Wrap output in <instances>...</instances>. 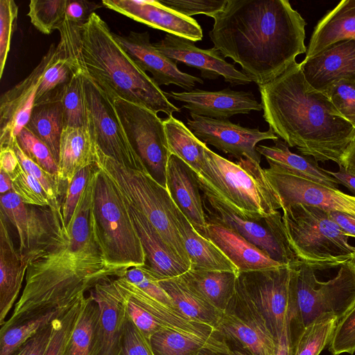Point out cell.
<instances>
[{"instance_id": "6da1fadb", "label": "cell", "mask_w": 355, "mask_h": 355, "mask_svg": "<svg viewBox=\"0 0 355 355\" xmlns=\"http://www.w3.org/2000/svg\"><path fill=\"white\" fill-rule=\"evenodd\" d=\"M96 171L95 166L69 225L61 218L21 257L27 263L25 286L3 324L66 310L99 282L128 270L108 263L97 234L92 213Z\"/></svg>"}, {"instance_id": "7a4b0ae2", "label": "cell", "mask_w": 355, "mask_h": 355, "mask_svg": "<svg viewBox=\"0 0 355 355\" xmlns=\"http://www.w3.org/2000/svg\"><path fill=\"white\" fill-rule=\"evenodd\" d=\"M209 31L214 47L252 82L275 79L306 53L301 15L287 0H227Z\"/></svg>"}, {"instance_id": "3957f363", "label": "cell", "mask_w": 355, "mask_h": 355, "mask_svg": "<svg viewBox=\"0 0 355 355\" xmlns=\"http://www.w3.org/2000/svg\"><path fill=\"white\" fill-rule=\"evenodd\" d=\"M259 89L263 119L279 138L316 162L342 165L355 128L325 94L308 83L301 62Z\"/></svg>"}, {"instance_id": "277c9868", "label": "cell", "mask_w": 355, "mask_h": 355, "mask_svg": "<svg viewBox=\"0 0 355 355\" xmlns=\"http://www.w3.org/2000/svg\"><path fill=\"white\" fill-rule=\"evenodd\" d=\"M58 30L66 54L111 98L119 97L157 114L170 116L181 112L131 59L96 12L84 24L64 19Z\"/></svg>"}, {"instance_id": "5b68a950", "label": "cell", "mask_w": 355, "mask_h": 355, "mask_svg": "<svg viewBox=\"0 0 355 355\" xmlns=\"http://www.w3.org/2000/svg\"><path fill=\"white\" fill-rule=\"evenodd\" d=\"M195 173L203 194L215 198L241 217L256 222L277 213L281 204L260 164L248 159L236 162L209 149Z\"/></svg>"}, {"instance_id": "8992f818", "label": "cell", "mask_w": 355, "mask_h": 355, "mask_svg": "<svg viewBox=\"0 0 355 355\" xmlns=\"http://www.w3.org/2000/svg\"><path fill=\"white\" fill-rule=\"evenodd\" d=\"M94 164L111 180L127 203L146 217L176 257L190 268L176 227L178 207L167 189L149 173L126 167L96 147Z\"/></svg>"}, {"instance_id": "52a82bcc", "label": "cell", "mask_w": 355, "mask_h": 355, "mask_svg": "<svg viewBox=\"0 0 355 355\" xmlns=\"http://www.w3.org/2000/svg\"><path fill=\"white\" fill-rule=\"evenodd\" d=\"M289 246L302 261L314 265H338L355 259V245L329 216L314 206L294 204L282 209Z\"/></svg>"}, {"instance_id": "ba28073f", "label": "cell", "mask_w": 355, "mask_h": 355, "mask_svg": "<svg viewBox=\"0 0 355 355\" xmlns=\"http://www.w3.org/2000/svg\"><path fill=\"white\" fill-rule=\"evenodd\" d=\"M236 284L257 308L276 342L295 347L305 327L289 266L239 272Z\"/></svg>"}, {"instance_id": "9c48e42d", "label": "cell", "mask_w": 355, "mask_h": 355, "mask_svg": "<svg viewBox=\"0 0 355 355\" xmlns=\"http://www.w3.org/2000/svg\"><path fill=\"white\" fill-rule=\"evenodd\" d=\"M92 213L110 264L125 269L146 264L145 252L128 204L111 180L98 167Z\"/></svg>"}, {"instance_id": "30bf717a", "label": "cell", "mask_w": 355, "mask_h": 355, "mask_svg": "<svg viewBox=\"0 0 355 355\" xmlns=\"http://www.w3.org/2000/svg\"><path fill=\"white\" fill-rule=\"evenodd\" d=\"M289 267L305 328L327 313L339 322L355 306V259L340 264L336 275L327 281L318 279L316 265L300 260Z\"/></svg>"}, {"instance_id": "8fae6325", "label": "cell", "mask_w": 355, "mask_h": 355, "mask_svg": "<svg viewBox=\"0 0 355 355\" xmlns=\"http://www.w3.org/2000/svg\"><path fill=\"white\" fill-rule=\"evenodd\" d=\"M114 282L125 302L127 313L148 337L163 330H171L196 340L211 350L228 352L230 349L214 327L184 315L178 309L150 297L123 276Z\"/></svg>"}, {"instance_id": "7c38bea8", "label": "cell", "mask_w": 355, "mask_h": 355, "mask_svg": "<svg viewBox=\"0 0 355 355\" xmlns=\"http://www.w3.org/2000/svg\"><path fill=\"white\" fill-rule=\"evenodd\" d=\"M111 98L132 148L149 174L166 188V168L171 154L163 120L144 107L119 97Z\"/></svg>"}, {"instance_id": "4fadbf2b", "label": "cell", "mask_w": 355, "mask_h": 355, "mask_svg": "<svg viewBox=\"0 0 355 355\" xmlns=\"http://www.w3.org/2000/svg\"><path fill=\"white\" fill-rule=\"evenodd\" d=\"M83 74L87 128L96 147L126 167L149 173L132 148L110 96Z\"/></svg>"}, {"instance_id": "5bb4252c", "label": "cell", "mask_w": 355, "mask_h": 355, "mask_svg": "<svg viewBox=\"0 0 355 355\" xmlns=\"http://www.w3.org/2000/svg\"><path fill=\"white\" fill-rule=\"evenodd\" d=\"M202 197L207 223L232 230L282 264L300 261L289 246L280 211L256 222L241 217L214 198L205 194Z\"/></svg>"}, {"instance_id": "9a60e30c", "label": "cell", "mask_w": 355, "mask_h": 355, "mask_svg": "<svg viewBox=\"0 0 355 355\" xmlns=\"http://www.w3.org/2000/svg\"><path fill=\"white\" fill-rule=\"evenodd\" d=\"M216 329L224 339L240 343L254 355H275L278 350L266 320L237 284Z\"/></svg>"}, {"instance_id": "2e32d148", "label": "cell", "mask_w": 355, "mask_h": 355, "mask_svg": "<svg viewBox=\"0 0 355 355\" xmlns=\"http://www.w3.org/2000/svg\"><path fill=\"white\" fill-rule=\"evenodd\" d=\"M263 170L278 196L281 209L291 205L303 204L355 217V196H349L337 188L328 187L278 168L269 167Z\"/></svg>"}, {"instance_id": "e0dca14e", "label": "cell", "mask_w": 355, "mask_h": 355, "mask_svg": "<svg viewBox=\"0 0 355 355\" xmlns=\"http://www.w3.org/2000/svg\"><path fill=\"white\" fill-rule=\"evenodd\" d=\"M190 114L191 119H187V127L198 139L237 160L244 158L260 164L261 155L257 150V144L263 140L279 138L270 128L262 132L258 128L243 127L228 119Z\"/></svg>"}, {"instance_id": "ac0fdd59", "label": "cell", "mask_w": 355, "mask_h": 355, "mask_svg": "<svg viewBox=\"0 0 355 355\" xmlns=\"http://www.w3.org/2000/svg\"><path fill=\"white\" fill-rule=\"evenodd\" d=\"M153 46L175 62L199 69L202 78L214 79L221 76L233 85H245L252 82L243 71L227 62L224 55L214 47L200 49L191 40L168 33Z\"/></svg>"}, {"instance_id": "d6986e66", "label": "cell", "mask_w": 355, "mask_h": 355, "mask_svg": "<svg viewBox=\"0 0 355 355\" xmlns=\"http://www.w3.org/2000/svg\"><path fill=\"white\" fill-rule=\"evenodd\" d=\"M103 6L136 21L193 42L202 40L196 19L183 15L155 0H103Z\"/></svg>"}, {"instance_id": "ffe728a7", "label": "cell", "mask_w": 355, "mask_h": 355, "mask_svg": "<svg viewBox=\"0 0 355 355\" xmlns=\"http://www.w3.org/2000/svg\"><path fill=\"white\" fill-rule=\"evenodd\" d=\"M0 205V211L17 230L21 257L48 236L62 217V206L34 207L25 204L14 191L1 195Z\"/></svg>"}, {"instance_id": "44dd1931", "label": "cell", "mask_w": 355, "mask_h": 355, "mask_svg": "<svg viewBox=\"0 0 355 355\" xmlns=\"http://www.w3.org/2000/svg\"><path fill=\"white\" fill-rule=\"evenodd\" d=\"M114 36L136 64L152 74L158 86L175 85L191 91L196 83L203 84L201 78L181 71L176 62L161 53L150 42L148 32L131 31L128 35Z\"/></svg>"}, {"instance_id": "7402d4cb", "label": "cell", "mask_w": 355, "mask_h": 355, "mask_svg": "<svg viewBox=\"0 0 355 355\" xmlns=\"http://www.w3.org/2000/svg\"><path fill=\"white\" fill-rule=\"evenodd\" d=\"M46 62L44 55L26 78L1 94L0 148L12 147L18 135L28 123Z\"/></svg>"}, {"instance_id": "603a6c76", "label": "cell", "mask_w": 355, "mask_h": 355, "mask_svg": "<svg viewBox=\"0 0 355 355\" xmlns=\"http://www.w3.org/2000/svg\"><path fill=\"white\" fill-rule=\"evenodd\" d=\"M166 96L183 103L190 114L216 119H227L234 114L262 110L252 93L228 88L216 92L200 89L182 92H165Z\"/></svg>"}, {"instance_id": "cb8c5ba5", "label": "cell", "mask_w": 355, "mask_h": 355, "mask_svg": "<svg viewBox=\"0 0 355 355\" xmlns=\"http://www.w3.org/2000/svg\"><path fill=\"white\" fill-rule=\"evenodd\" d=\"M301 65L308 83L322 92L340 80L355 81V40L336 42L309 60H303Z\"/></svg>"}, {"instance_id": "d4e9b609", "label": "cell", "mask_w": 355, "mask_h": 355, "mask_svg": "<svg viewBox=\"0 0 355 355\" xmlns=\"http://www.w3.org/2000/svg\"><path fill=\"white\" fill-rule=\"evenodd\" d=\"M90 294L101 311L98 355H119L127 315L125 300L112 278L97 284Z\"/></svg>"}, {"instance_id": "484cf974", "label": "cell", "mask_w": 355, "mask_h": 355, "mask_svg": "<svg viewBox=\"0 0 355 355\" xmlns=\"http://www.w3.org/2000/svg\"><path fill=\"white\" fill-rule=\"evenodd\" d=\"M166 189L195 230L207 238V223L198 182L191 167L174 155L167 164Z\"/></svg>"}, {"instance_id": "4316f807", "label": "cell", "mask_w": 355, "mask_h": 355, "mask_svg": "<svg viewBox=\"0 0 355 355\" xmlns=\"http://www.w3.org/2000/svg\"><path fill=\"white\" fill-rule=\"evenodd\" d=\"M128 207L145 252V265L157 280L177 277L189 270L173 253L146 217L129 204Z\"/></svg>"}, {"instance_id": "83f0119b", "label": "cell", "mask_w": 355, "mask_h": 355, "mask_svg": "<svg viewBox=\"0 0 355 355\" xmlns=\"http://www.w3.org/2000/svg\"><path fill=\"white\" fill-rule=\"evenodd\" d=\"M207 238L233 263L239 272L272 269L282 264L231 229L207 223Z\"/></svg>"}, {"instance_id": "f1b7e54d", "label": "cell", "mask_w": 355, "mask_h": 355, "mask_svg": "<svg viewBox=\"0 0 355 355\" xmlns=\"http://www.w3.org/2000/svg\"><path fill=\"white\" fill-rule=\"evenodd\" d=\"M0 214V325L3 326L21 291L27 263L14 246L8 219Z\"/></svg>"}, {"instance_id": "f546056e", "label": "cell", "mask_w": 355, "mask_h": 355, "mask_svg": "<svg viewBox=\"0 0 355 355\" xmlns=\"http://www.w3.org/2000/svg\"><path fill=\"white\" fill-rule=\"evenodd\" d=\"M355 40V0H343L329 10L315 26L304 61L333 44Z\"/></svg>"}, {"instance_id": "4dcf8cb0", "label": "cell", "mask_w": 355, "mask_h": 355, "mask_svg": "<svg viewBox=\"0 0 355 355\" xmlns=\"http://www.w3.org/2000/svg\"><path fill=\"white\" fill-rule=\"evenodd\" d=\"M176 227L193 269L239 273L237 268L209 239L199 234L178 208Z\"/></svg>"}, {"instance_id": "1f68e13d", "label": "cell", "mask_w": 355, "mask_h": 355, "mask_svg": "<svg viewBox=\"0 0 355 355\" xmlns=\"http://www.w3.org/2000/svg\"><path fill=\"white\" fill-rule=\"evenodd\" d=\"M96 145L88 128H64L58 160V178L67 186L80 170L95 162Z\"/></svg>"}, {"instance_id": "d6a6232c", "label": "cell", "mask_w": 355, "mask_h": 355, "mask_svg": "<svg viewBox=\"0 0 355 355\" xmlns=\"http://www.w3.org/2000/svg\"><path fill=\"white\" fill-rule=\"evenodd\" d=\"M272 146L258 145L257 150L263 155L270 167L278 168L332 189L340 184L308 156L291 152L287 144L277 138Z\"/></svg>"}, {"instance_id": "836d02e7", "label": "cell", "mask_w": 355, "mask_h": 355, "mask_svg": "<svg viewBox=\"0 0 355 355\" xmlns=\"http://www.w3.org/2000/svg\"><path fill=\"white\" fill-rule=\"evenodd\" d=\"M239 273L190 268L179 276L193 291L222 313L236 291Z\"/></svg>"}, {"instance_id": "e575fe53", "label": "cell", "mask_w": 355, "mask_h": 355, "mask_svg": "<svg viewBox=\"0 0 355 355\" xmlns=\"http://www.w3.org/2000/svg\"><path fill=\"white\" fill-rule=\"evenodd\" d=\"M44 55L46 62L34 105L60 101L65 87L78 70L59 42L57 46L53 44Z\"/></svg>"}, {"instance_id": "d590c367", "label": "cell", "mask_w": 355, "mask_h": 355, "mask_svg": "<svg viewBox=\"0 0 355 355\" xmlns=\"http://www.w3.org/2000/svg\"><path fill=\"white\" fill-rule=\"evenodd\" d=\"M158 282L182 313L217 329L223 313L189 288L179 277L158 280Z\"/></svg>"}, {"instance_id": "8d00e7d4", "label": "cell", "mask_w": 355, "mask_h": 355, "mask_svg": "<svg viewBox=\"0 0 355 355\" xmlns=\"http://www.w3.org/2000/svg\"><path fill=\"white\" fill-rule=\"evenodd\" d=\"M100 308L90 294L83 305L63 355H98Z\"/></svg>"}, {"instance_id": "74e56055", "label": "cell", "mask_w": 355, "mask_h": 355, "mask_svg": "<svg viewBox=\"0 0 355 355\" xmlns=\"http://www.w3.org/2000/svg\"><path fill=\"white\" fill-rule=\"evenodd\" d=\"M163 123L170 154L181 159L195 173H199L205 163L207 145L173 115L168 116Z\"/></svg>"}, {"instance_id": "f35d334b", "label": "cell", "mask_w": 355, "mask_h": 355, "mask_svg": "<svg viewBox=\"0 0 355 355\" xmlns=\"http://www.w3.org/2000/svg\"><path fill=\"white\" fill-rule=\"evenodd\" d=\"M26 128L49 147L58 164L60 139L64 128L61 101L34 105Z\"/></svg>"}, {"instance_id": "ab89813d", "label": "cell", "mask_w": 355, "mask_h": 355, "mask_svg": "<svg viewBox=\"0 0 355 355\" xmlns=\"http://www.w3.org/2000/svg\"><path fill=\"white\" fill-rule=\"evenodd\" d=\"M64 311H50L37 317L1 326L0 355H12L27 340Z\"/></svg>"}, {"instance_id": "60d3db41", "label": "cell", "mask_w": 355, "mask_h": 355, "mask_svg": "<svg viewBox=\"0 0 355 355\" xmlns=\"http://www.w3.org/2000/svg\"><path fill=\"white\" fill-rule=\"evenodd\" d=\"M60 101L64 128H87L83 74L80 69H78L65 87Z\"/></svg>"}, {"instance_id": "b9f144b4", "label": "cell", "mask_w": 355, "mask_h": 355, "mask_svg": "<svg viewBox=\"0 0 355 355\" xmlns=\"http://www.w3.org/2000/svg\"><path fill=\"white\" fill-rule=\"evenodd\" d=\"M338 320L327 313L305 328L298 340L293 355H319L329 345Z\"/></svg>"}, {"instance_id": "7bdbcfd3", "label": "cell", "mask_w": 355, "mask_h": 355, "mask_svg": "<svg viewBox=\"0 0 355 355\" xmlns=\"http://www.w3.org/2000/svg\"><path fill=\"white\" fill-rule=\"evenodd\" d=\"M66 4L67 0H31L28 16L38 31L49 35L64 21Z\"/></svg>"}, {"instance_id": "ee69618b", "label": "cell", "mask_w": 355, "mask_h": 355, "mask_svg": "<svg viewBox=\"0 0 355 355\" xmlns=\"http://www.w3.org/2000/svg\"><path fill=\"white\" fill-rule=\"evenodd\" d=\"M85 296L53 320L51 336L44 355H63L78 320Z\"/></svg>"}, {"instance_id": "f6af8a7d", "label": "cell", "mask_w": 355, "mask_h": 355, "mask_svg": "<svg viewBox=\"0 0 355 355\" xmlns=\"http://www.w3.org/2000/svg\"><path fill=\"white\" fill-rule=\"evenodd\" d=\"M150 340L155 355H197L205 347L196 340L167 329L155 333Z\"/></svg>"}, {"instance_id": "bcb514c9", "label": "cell", "mask_w": 355, "mask_h": 355, "mask_svg": "<svg viewBox=\"0 0 355 355\" xmlns=\"http://www.w3.org/2000/svg\"><path fill=\"white\" fill-rule=\"evenodd\" d=\"M12 191L27 205L36 207H49L56 209L62 205L53 202L42 184L33 176L24 171L20 163L15 174L11 177Z\"/></svg>"}, {"instance_id": "7dc6e473", "label": "cell", "mask_w": 355, "mask_h": 355, "mask_svg": "<svg viewBox=\"0 0 355 355\" xmlns=\"http://www.w3.org/2000/svg\"><path fill=\"white\" fill-rule=\"evenodd\" d=\"M16 140L31 159L50 174L58 178V163L49 147L42 140L26 127L18 135Z\"/></svg>"}, {"instance_id": "c3c4849f", "label": "cell", "mask_w": 355, "mask_h": 355, "mask_svg": "<svg viewBox=\"0 0 355 355\" xmlns=\"http://www.w3.org/2000/svg\"><path fill=\"white\" fill-rule=\"evenodd\" d=\"M339 113L355 128V81L340 80L324 92Z\"/></svg>"}, {"instance_id": "681fc988", "label": "cell", "mask_w": 355, "mask_h": 355, "mask_svg": "<svg viewBox=\"0 0 355 355\" xmlns=\"http://www.w3.org/2000/svg\"><path fill=\"white\" fill-rule=\"evenodd\" d=\"M123 277L150 297L164 304L176 309L171 298L161 287L157 279L146 265L128 268L125 272Z\"/></svg>"}, {"instance_id": "f907efd6", "label": "cell", "mask_w": 355, "mask_h": 355, "mask_svg": "<svg viewBox=\"0 0 355 355\" xmlns=\"http://www.w3.org/2000/svg\"><path fill=\"white\" fill-rule=\"evenodd\" d=\"M17 15L18 6L13 0H0V78H2L10 51Z\"/></svg>"}, {"instance_id": "816d5d0a", "label": "cell", "mask_w": 355, "mask_h": 355, "mask_svg": "<svg viewBox=\"0 0 355 355\" xmlns=\"http://www.w3.org/2000/svg\"><path fill=\"white\" fill-rule=\"evenodd\" d=\"M18 160L26 173L35 178L43 187L53 202H58L60 194V182L58 178L50 174L31 159L21 150L17 140L12 146Z\"/></svg>"}, {"instance_id": "f5cc1de1", "label": "cell", "mask_w": 355, "mask_h": 355, "mask_svg": "<svg viewBox=\"0 0 355 355\" xmlns=\"http://www.w3.org/2000/svg\"><path fill=\"white\" fill-rule=\"evenodd\" d=\"M94 166L95 164L80 170L67 186L66 194L62 205V214L65 226L69 225L74 214Z\"/></svg>"}, {"instance_id": "db71d44e", "label": "cell", "mask_w": 355, "mask_h": 355, "mask_svg": "<svg viewBox=\"0 0 355 355\" xmlns=\"http://www.w3.org/2000/svg\"><path fill=\"white\" fill-rule=\"evenodd\" d=\"M329 350L333 355L343 353L353 354L355 352V306L338 322Z\"/></svg>"}, {"instance_id": "11a10c76", "label": "cell", "mask_w": 355, "mask_h": 355, "mask_svg": "<svg viewBox=\"0 0 355 355\" xmlns=\"http://www.w3.org/2000/svg\"><path fill=\"white\" fill-rule=\"evenodd\" d=\"M162 5L187 17L204 14L214 18L221 12L227 0H158Z\"/></svg>"}, {"instance_id": "9f6ffc18", "label": "cell", "mask_w": 355, "mask_h": 355, "mask_svg": "<svg viewBox=\"0 0 355 355\" xmlns=\"http://www.w3.org/2000/svg\"><path fill=\"white\" fill-rule=\"evenodd\" d=\"M119 355H155L150 338L135 325L128 313Z\"/></svg>"}, {"instance_id": "6f0895ef", "label": "cell", "mask_w": 355, "mask_h": 355, "mask_svg": "<svg viewBox=\"0 0 355 355\" xmlns=\"http://www.w3.org/2000/svg\"><path fill=\"white\" fill-rule=\"evenodd\" d=\"M103 6L102 2L86 0H67L64 19L73 24H84L95 10Z\"/></svg>"}, {"instance_id": "680465c9", "label": "cell", "mask_w": 355, "mask_h": 355, "mask_svg": "<svg viewBox=\"0 0 355 355\" xmlns=\"http://www.w3.org/2000/svg\"><path fill=\"white\" fill-rule=\"evenodd\" d=\"M53 329V321L27 340L12 355H44Z\"/></svg>"}, {"instance_id": "91938a15", "label": "cell", "mask_w": 355, "mask_h": 355, "mask_svg": "<svg viewBox=\"0 0 355 355\" xmlns=\"http://www.w3.org/2000/svg\"><path fill=\"white\" fill-rule=\"evenodd\" d=\"M0 149V169L12 177L19 165L17 155L12 147L8 146Z\"/></svg>"}, {"instance_id": "94428289", "label": "cell", "mask_w": 355, "mask_h": 355, "mask_svg": "<svg viewBox=\"0 0 355 355\" xmlns=\"http://www.w3.org/2000/svg\"><path fill=\"white\" fill-rule=\"evenodd\" d=\"M328 214L345 233L355 238V217L337 211H329Z\"/></svg>"}, {"instance_id": "6125c7cd", "label": "cell", "mask_w": 355, "mask_h": 355, "mask_svg": "<svg viewBox=\"0 0 355 355\" xmlns=\"http://www.w3.org/2000/svg\"><path fill=\"white\" fill-rule=\"evenodd\" d=\"M224 340L230 348L228 352H217L202 347L199 350L197 355H254L250 350L244 347L240 343L231 340Z\"/></svg>"}, {"instance_id": "be15d7a7", "label": "cell", "mask_w": 355, "mask_h": 355, "mask_svg": "<svg viewBox=\"0 0 355 355\" xmlns=\"http://www.w3.org/2000/svg\"><path fill=\"white\" fill-rule=\"evenodd\" d=\"M325 172L334 177L340 184H343L355 194V175L346 171L343 166H339V171L337 172H332L328 170H325Z\"/></svg>"}, {"instance_id": "e7e4bbea", "label": "cell", "mask_w": 355, "mask_h": 355, "mask_svg": "<svg viewBox=\"0 0 355 355\" xmlns=\"http://www.w3.org/2000/svg\"><path fill=\"white\" fill-rule=\"evenodd\" d=\"M346 171L355 175V139L347 150L342 162V165Z\"/></svg>"}, {"instance_id": "03108f58", "label": "cell", "mask_w": 355, "mask_h": 355, "mask_svg": "<svg viewBox=\"0 0 355 355\" xmlns=\"http://www.w3.org/2000/svg\"><path fill=\"white\" fill-rule=\"evenodd\" d=\"M12 191V180L11 177L0 169V193L1 195Z\"/></svg>"}, {"instance_id": "003e7915", "label": "cell", "mask_w": 355, "mask_h": 355, "mask_svg": "<svg viewBox=\"0 0 355 355\" xmlns=\"http://www.w3.org/2000/svg\"><path fill=\"white\" fill-rule=\"evenodd\" d=\"M295 346L292 347L286 342L279 343L278 350L275 355H293Z\"/></svg>"}]
</instances>
